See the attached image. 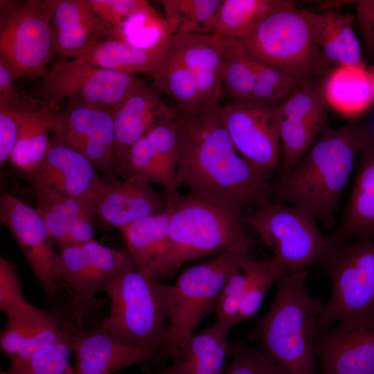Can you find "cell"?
<instances>
[{"label": "cell", "mask_w": 374, "mask_h": 374, "mask_svg": "<svg viewBox=\"0 0 374 374\" xmlns=\"http://www.w3.org/2000/svg\"><path fill=\"white\" fill-rule=\"evenodd\" d=\"M323 91L328 106L349 118L363 114L374 103L371 73L366 66L331 68L323 76Z\"/></svg>", "instance_id": "cell-27"}, {"label": "cell", "mask_w": 374, "mask_h": 374, "mask_svg": "<svg viewBox=\"0 0 374 374\" xmlns=\"http://www.w3.org/2000/svg\"><path fill=\"white\" fill-rule=\"evenodd\" d=\"M258 206L254 212L243 215V221L256 229L272 251L271 260L283 276L307 270L335 246L306 211L269 199Z\"/></svg>", "instance_id": "cell-8"}, {"label": "cell", "mask_w": 374, "mask_h": 374, "mask_svg": "<svg viewBox=\"0 0 374 374\" xmlns=\"http://www.w3.org/2000/svg\"><path fill=\"white\" fill-rule=\"evenodd\" d=\"M320 374H374V317L342 319L321 332Z\"/></svg>", "instance_id": "cell-16"}, {"label": "cell", "mask_w": 374, "mask_h": 374, "mask_svg": "<svg viewBox=\"0 0 374 374\" xmlns=\"http://www.w3.org/2000/svg\"><path fill=\"white\" fill-rule=\"evenodd\" d=\"M231 362L223 374H285L265 352L253 349L243 343L229 346Z\"/></svg>", "instance_id": "cell-43"}, {"label": "cell", "mask_w": 374, "mask_h": 374, "mask_svg": "<svg viewBox=\"0 0 374 374\" xmlns=\"http://www.w3.org/2000/svg\"><path fill=\"white\" fill-rule=\"evenodd\" d=\"M168 46L141 48L123 41L107 39L96 43L73 59L125 73L151 75L166 56Z\"/></svg>", "instance_id": "cell-28"}, {"label": "cell", "mask_w": 374, "mask_h": 374, "mask_svg": "<svg viewBox=\"0 0 374 374\" xmlns=\"http://www.w3.org/2000/svg\"><path fill=\"white\" fill-rule=\"evenodd\" d=\"M73 351V338L69 335L27 357L12 359L10 368L0 374H66Z\"/></svg>", "instance_id": "cell-39"}, {"label": "cell", "mask_w": 374, "mask_h": 374, "mask_svg": "<svg viewBox=\"0 0 374 374\" xmlns=\"http://www.w3.org/2000/svg\"><path fill=\"white\" fill-rule=\"evenodd\" d=\"M368 138L366 125H327L317 141L285 175L271 181L269 197L290 202L332 224L355 161Z\"/></svg>", "instance_id": "cell-2"}, {"label": "cell", "mask_w": 374, "mask_h": 374, "mask_svg": "<svg viewBox=\"0 0 374 374\" xmlns=\"http://www.w3.org/2000/svg\"><path fill=\"white\" fill-rule=\"evenodd\" d=\"M30 175L33 186L96 203L105 184L84 155L57 141L51 143L40 166Z\"/></svg>", "instance_id": "cell-19"}, {"label": "cell", "mask_w": 374, "mask_h": 374, "mask_svg": "<svg viewBox=\"0 0 374 374\" xmlns=\"http://www.w3.org/2000/svg\"><path fill=\"white\" fill-rule=\"evenodd\" d=\"M319 263L332 293L317 321L319 335L340 320L374 317V239L336 244Z\"/></svg>", "instance_id": "cell-9"}, {"label": "cell", "mask_w": 374, "mask_h": 374, "mask_svg": "<svg viewBox=\"0 0 374 374\" xmlns=\"http://www.w3.org/2000/svg\"><path fill=\"white\" fill-rule=\"evenodd\" d=\"M282 276L271 260H255L251 279L240 307L238 323L257 315L267 292Z\"/></svg>", "instance_id": "cell-41"}, {"label": "cell", "mask_w": 374, "mask_h": 374, "mask_svg": "<svg viewBox=\"0 0 374 374\" xmlns=\"http://www.w3.org/2000/svg\"><path fill=\"white\" fill-rule=\"evenodd\" d=\"M54 111L47 108L21 109V125L19 139L9 160L19 170L30 174L43 162L51 142Z\"/></svg>", "instance_id": "cell-30"}, {"label": "cell", "mask_w": 374, "mask_h": 374, "mask_svg": "<svg viewBox=\"0 0 374 374\" xmlns=\"http://www.w3.org/2000/svg\"><path fill=\"white\" fill-rule=\"evenodd\" d=\"M366 127L370 136L374 138V119L369 125H366Z\"/></svg>", "instance_id": "cell-51"}, {"label": "cell", "mask_w": 374, "mask_h": 374, "mask_svg": "<svg viewBox=\"0 0 374 374\" xmlns=\"http://www.w3.org/2000/svg\"><path fill=\"white\" fill-rule=\"evenodd\" d=\"M251 248L236 247L188 268L175 284H160L168 326L163 350L175 360L182 353L202 320L214 311L217 297L229 276L251 256Z\"/></svg>", "instance_id": "cell-6"}, {"label": "cell", "mask_w": 374, "mask_h": 374, "mask_svg": "<svg viewBox=\"0 0 374 374\" xmlns=\"http://www.w3.org/2000/svg\"><path fill=\"white\" fill-rule=\"evenodd\" d=\"M59 248L61 277L74 292L73 312L80 323L93 307L100 289L82 245Z\"/></svg>", "instance_id": "cell-33"}, {"label": "cell", "mask_w": 374, "mask_h": 374, "mask_svg": "<svg viewBox=\"0 0 374 374\" xmlns=\"http://www.w3.org/2000/svg\"><path fill=\"white\" fill-rule=\"evenodd\" d=\"M317 44L328 64L366 66L353 29L355 17L348 12L328 8L320 13Z\"/></svg>", "instance_id": "cell-29"}, {"label": "cell", "mask_w": 374, "mask_h": 374, "mask_svg": "<svg viewBox=\"0 0 374 374\" xmlns=\"http://www.w3.org/2000/svg\"><path fill=\"white\" fill-rule=\"evenodd\" d=\"M280 0H222L211 35L220 40H239Z\"/></svg>", "instance_id": "cell-36"}, {"label": "cell", "mask_w": 374, "mask_h": 374, "mask_svg": "<svg viewBox=\"0 0 374 374\" xmlns=\"http://www.w3.org/2000/svg\"><path fill=\"white\" fill-rule=\"evenodd\" d=\"M284 100H247L222 107V120L236 150L258 169L273 172L280 166V113Z\"/></svg>", "instance_id": "cell-12"}, {"label": "cell", "mask_w": 374, "mask_h": 374, "mask_svg": "<svg viewBox=\"0 0 374 374\" xmlns=\"http://www.w3.org/2000/svg\"><path fill=\"white\" fill-rule=\"evenodd\" d=\"M308 274L296 271L278 280L274 302L252 335L285 374H318L317 321L326 303L307 291Z\"/></svg>", "instance_id": "cell-3"}, {"label": "cell", "mask_w": 374, "mask_h": 374, "mask_svg": "<svg viewBox=\"0 0 374 374\" xmlns=\"http://www.w3.org/2000/svg\"><path fill=\"white\" fill-rule=\"evenodd\" d=\"M77 374H111L151 362L158 350L128 344L100 327L72 336Z\"/></svg>", "instance_id": "cell-22"}, {"label": "cell", "mask_w": 374, "mask_h": 374, "mask_svg": "<svg viewBox=\"0 0 374 374\" xmlns=\"http://www.w3.org/2000/svg\"><path fill=\"white\" fill-rule=\"evenodd\" d=\"M222 0L159 1L165 19L176 34L210 35Z\"/></svg>", "instance_id": "cell-37"}, {"label": "cell", "mask_w": 374, "mask_h": 374, "mask_svg": "<svg viewBox=\"0 0 374 374\" xmlns=\"http://www.w3.org/2000/svg\"><path fill=\"white\" fill-rule=\"evenodd\" d=\"M37 196L36 210L58 247L64 244L70 224L80 217H96V202H90L52 189L33 186Z\"/></svg>", "instance_id": "cell-32"}, {"label": "cell", "mask_w": 374, "mask_h": 374, "mask_svg": "<svg viewBox=\"0 0 374 374\" xmlns=\"http://www.w3.org/2000/svg\"><path fill=\"white\" fill-rule=\"evenodd\" d=\"M167 202L172 208L169 244L156 280L173 276L187 261L256 246L244 231L242 208L192 191Z\"/></svg>", "instance_id": "cell-4"}, {"label": "cell", "mask_w": 374, "mask_h": 374, "mask_svg": "<svg viewBox=\"0 0 374 374\" xmlns=\"http://www.w3.org/2000/svg\"><path fill=\"white\" fill-rule=\"evenodd\" d=\"M371 77L372 92L374 102V66L369 70Z\"/></svg>", "instance_id": "cell-52"}, {"label": "cell", "mask_w": 374, "mask_h": 374, "mask_svg": "<svg viewBox=\"0 0 374 374\" xmlns=\"http://www.w3.org/2000/svg\"><path fill=\"white\" fill-rule=\"evenodd\" d=\"M14 81L7 66L0 61V107L19 110Z\"/></svg>", "instance_id": "cell-47"}, {"label": "cell", "mask_w": 374, "mask_h": 374, "mask_svg": "<svg viewBox=\"0 0 374 374\" xmlns=\"http://www.w3.org/2000/svg\"><path fill=\"white\" fill-rule=\"evenodd\" d=\"M323 76L302 84L283 101L280 113V175L290 172L329 124Z\"/></svg>", "instance_id": "cell-15"}, {"label": "cell", "mask_w": 374, "mask_h": 374, "mask_svg": "<svg viewBox=\"0 0 374 374\" xmlns=\"http://www.w3.org/2000/svg\"><path fill=\"white\" fill-rule=\"evenodd\" d=\"M104 291L111 300L100 328L130 344L163 349L168 314L160 284L133 263L114 276Z\"/></svg>", "instance_id": "cell-7"}, {"label": "cell", "mask_w": 374, "mask_h": 374, "mask_svg": "<svg viewBox=\"0 0 374 374\" xmlns=\"http://www.w3.org/2000/svg\"><path fill=\"white\" fill-rule=\"evenodd\" d=\"M356 178L343 217L330 235L335 245L350 240L374 239V138L360 153Z\"/></svg>", "instance_id": "cell-24"}, {"label": "cell", "mask_w": 374, "mask_h": 374, "mask_svg": "<svg viewBox=\"0 0 374 374\" xmlns=\"http://www.w3.org/2000/svg\"><path fill=\"white\" fill-rule=\"evenodd\" d=\"M32 305L23 294L15 265L1 256L0 310L8 317L26 310Z\"/></svg>", "instance_id": "cell-44"}, {"label": "cell", "mask_w": 374, "mask_h": 374, "mask_svg": "<svg viewBox=\"0 0 374 374\" xmlns=\"http://www.w3.org/2000/svg\"><path fill=\"white\" fill-rule=\"evenodd\" d=\"M174 33L165 18L161 17L144 0L122 20L114 39L141 48L167 46Z\"/></svg>", "instance_id": "cell-35"}, {"label": "cell", "mask_w": 374, "mask_h": 374, "mask_svg": "<svg viewBox=\"0 0 374 374\" xmlns=\"http://www.w3.org/2000/svg\"><path fill=\"white\" fill-rule=\"evenodd\" d=\"M254 261L251 257L247 259L229 276L216 301V322L229 330L238 324L240 307L251 279Z\"/></svg>", "instance_id": "cell-40"}, {"label": "cell", "mask_w": 374, "mask_h": 374, "mask_svg": "<svg viewBox=\"0 0 374 374\" xmlns=\"http://www.w3.org/2000/svg\"><path fill=\"white\" fill-rule=\"evenodd\" d=\"M229 332L216 322L194 335L173 363L184 374H223L229 350Z\"/></svg>", "instance_id": "cell-31"}, {"label": "cell", "mask_w": 374, "mask_h": 374, "mask_svg": "<svg viewBox=\"0 0 374 374\" xmlns=\"http://www.w3.org/2000/svg\"><path fill=\"white\" fill-rule=\"evenodd\" d=\"M175 118L136 141L130 149L125 168V179L139 175L150 183L158 184L163 188L167 199L177 195L179 188Z\"/></svg>", "instance_id": "cell-20"}, {"label": "cell", "mask_w": 374, "mask_h": 374, "mask_svg": "<svg viewBox=\"0 0 374 374\" xmlns=\"http://www.w3.org/2000/svg\"><path fill=\"white\" fill-rule=\"evenodd\" d=\"M54 53L46 0L0 1V61L15 80L43 78Z\"/></svg>", "instance_id": "cell-10"}, {"label": "cell", "mask_w": 374, "mask_h": 374, "mask_svg": "<svg viewBox=\"0 0 374 374\" xmlns=\"http://www.w3.org/2000/svg\"><path fill=\"white\" fill-rule=\"evenodd\" d=\"M55 53L73 59L96 43L112 39L110 30L89 0H46Z\"/></svg>", "instance_id": "cell-21"}, {"label": "cell", "mask_w": 374, "mask_h": 374, "mask_svg": "<svg viewBox=\"0 0 374 374\" xmlns=\"http://www.w3.org/2000/svg\"><path fill=\"white\" fill-rule=\"evenodd\" d=\"M93 220V217H80L75 219L70 224L64 244L61 247L82 245L94 240Z\"/></svg>", "instance_id": "cell-46"}, {"label": "cell", "mask_w": 374, "mask_h": 374, "mask_svg": "<svg viewBox=\"0 0 374 374\" xmlns=\"http://www.w3.org/2000/svg\"><path fill=\"white\" fill-rule=\"evenodd\" d=\"M21 125L20 110L0 107V163L7 160L19 139Z\"/></svg>", "instance_id": "cell-45"}, {"label": "cell", "mask_w": 374, "mask_h": 374, "mask_svg": "<svg viewBox=\"0 0 374 374\" xmlns=\"http://www.w3.org/2000/svg\"><path fill=\"white\" fill-rule=\"evenodd\" d=\"M172 208L140 219L121 228L128 251L136 268L156 280V274L168 249L169 226Z\"/></svg>", "instance_id": "cell-26"}, {"label": "cell", "mask_w": 374, "mask_h": 374, "mask_svg": "<svg viewBox=\"0 0 374 374\" xmlns=\"http://www.w3.org/2000/svg\"><path fill=\"white\" fill-rule=\"evenodd\" d=\"M82 247L95 274L100 291L120 271L134 263L130 252L103 245L92 240Z\"/></svg>", "instance_id": "cell-42"}, {"label": "cell", "mask_w": 374, "mask_h": 374, "mask_svg": "<svg viewBox=\"0 0 374 374\" xmlns=\"http://www.w3.org/2000/svg\"><path fill=\"white\" fill-rule=\"evenodd\" d=\"M357 2V19L365 43L374 30V0H361Z\"/></svg>", "instance_id": "cell-48"}, {"label": "cell", "mask_w": 374, "mask_h": 374, "mask_svg": "<svg viewBox=\"0 0 374 374\" xmlns=\"http://www.w3.org/2000/svg\"><path fill=\"white\" fill-rule=\"evenodd\" d=\"M144 85L145 80L134 75L62 58L42 78L39 95L51 110L56 111L64 98L112 108Z\"/></svg>", "instance_id": "cell-11"}, {"label": "cell", "mask_w": 374, "mask_h": 374, "mask_svg": "<svg viewBox=\"0 0 374 374\" xmlns=\"http://www.w3.org/2000/svg\"><path fill=\"white\" fill-rule=\"evenodd\" d=\"M220 103L198 114L175 118L177 183L242 209L269 199L271 172L257 168L236 150L221 116Z\"/></svg>", "instance_id": "cell-1"}, {"label": "cell", "mask_w": 374, "mask_h": 374, "mask_svg": "<svg viewBox=\"0 0 374 374\" xmlns=\"http://www.w3.org/2000/svg\"><path fill=\"white\" fill-rule=\"evenodd\" d=\"M0 219L17 241L32 271L48 296L60 290L62 277L55 241L36 209L17 197L0 198Z\"/></svg>", "instance_id": "cell-14"}, {"label": "cell", "mask_w": 374, "mask_h": 374, "mask_svg": "<svg viewBox=\"0 0 374 374\" xmlns=\"http://www.w3.org/2000/svg\"><path fill=\"white\" fill-rule=\"evenodd\" d=\"M224 42L210 35L176 34L168 53L192 74L206 107L219 104L222 86Z\"/></svg>", "instance_id": "cell-23"}, {"label": "cell", "mask_w": 374, "mask_h": 374, "mask_svg": "<svg viewBox=\"0 0 374 374\" xmlns=\"http://www.w3.org/2000/svg\"><path fill=\"white\" fill-rule=\"evenodd\" d=\"M371 57H374V30L370 36L368 41L366 44Z\"/></svg>", "instance_id": "cell-50"}, {"label": "cell", "mask_w": 374, "mask_h": 374, "mask_svg": "<svg viewBox=\"0 0 374 374\" xmlns=\"http://www.w3.org/2000/svg\"><path fill=\"white\" fill-rule=\"evenodd\" d=\"M320 21V13L280 0L243 38L235 41L249 59L304 84L331 69L317 44Z\"/></svg>", "instance_id": "cell-5"}, {"label": "cell", "mask_w": 374, "mask_h": 374, "mask_svg": "<svg viewBox=\"0 0 374 374\" xmlns=\"http://www.w3.org/2000/svg\"><path fill=\"white\" fill-rule=\"evenodd\" d=\"M151 78L154 88L171 97L180 114L193 116L208 107L192 74L168 51Z\"/></svg>", "instance_id": "cell-34"}, {"label": "cell", "mask_w": 374, "mask_h": 374, "mask_svg": "<svg viewBox=\"0 0 374 374\" xmlns=\"http://www.w3.org/2000/svg\"><path fill=\"white\" fill-rule=\"evenodd\" d=\"M115 126L117 157L121 177L131 147L154 128L173 120L177 109L168 106L154 87L137 89L112 108Z\"/></svg>", "instance_id": "cell-18"}, {"label": "cell", "mask_w": 374, "mask_h": 374, "mask_svg": "<svg viewBox=\"0 0 374 374\" xmlns=\"http://www.w3.org/2000/svg\"><path fill=\"white\" fill-rule=\"evenodd\" d=\"M145 178L131 175L123 181L105 183L97 199L96 217L102 229L126 226L140 219L164 211L166 197Z\"/></svg>", "instance_id": "cell-17"}, {"label": "cell", "mask_w": 374, "mask_h": 374, "mask_svg": "<svg viewBox=\"0 0 374 374\" xmlns=\"http://www.w3.org/2000/svg\"><path fill=\"white\" fill-rule=\"evenodd\" d=\"M224 42L222 85L231 102L250 100L255 76L248 57L235 40Z\"/></svg>", "instance_id": "cell-38"}, {"label": "cell", "mask_w": 374, "mask_h": 374, "mask_svg": "<svg viewBox=\"0 0 374 374\" xmlns=\"http://www.w3.org/2000/svg\"><path fill=\"white\" fill-rule=\"evenodd\" d=\"M68 336L51 314L32 305L7 317L1 332L0 345L12 359L24 358Z\"/></svg>", "instance_id": "cell-25"}, {"label": "cell", "mask_w": 374, "mask_h": 374, "mask_svg": "<svg viewBox=\"0 0 374 374\" xmlns=\"http://www.w3.org/2000/svg\"><path fill=\"white\" fill-rule=\"evenodd\" d=\"M51 130L57 141L81 153L111 180L121 177L112 108L71 102L54 111Z\"/></svg>", "instance_id": "cell-13"}, {"label": "cell", "mask_w": 374, "mask_h": 374, "mask_svg": "<svg viewBox=\"0 0 374 374\" xmlns=\"http://www.w3.org/2000/svg\"><path fill=\"white\" fill-rule=\"evenodd\" d=\"M66 374H77V373H76L75 369L73 366H71V367L69 368V369L68 370Z\"/></svg>", "instance_id": "cell-53"}, {"label": "cell", "mask_w": 374, "mask_h": 374, "mask_svg": "<svg viewBox=\"0 0 374 374\" xmlns=\"http://www.w3.org/2000/svg\"><path fill=\"white\" fill-rule=\"evenodd\" d=\"M157 374H184L181 369L173 363V364L167 368H165Z\"/></svg>", "instance_id": "cell-49"}]
</instances>
